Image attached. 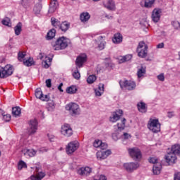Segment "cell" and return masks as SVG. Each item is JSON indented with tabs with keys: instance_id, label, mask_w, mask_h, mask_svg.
Listing matches in <instances>:
<instances>
[{
	"instance_id": "obj_10",
	"label": "cell",
	"mask_w": 180,
	"mask_h": 180,
	"mask_svg": "<svg viewBox=\"0 0 180 180\" xmlns=\"http://www.w3.org/2000/svg\"><path fill=\"white\" fill-rule=\"evenodd\" d=\"M164 160L167 165H172L177 162V158L176 155L172 152L166 154L164 157Z\"/></svg>"
},
{
	"instance_id": "obj_11",
	"label": "cell",
	"mask_w": 180,
	"mask_h": 180,
	"mask_svg": "<svg viewBox=\"0 0 180 180\" xmlns=\"http://www.w3.org/2000/svg\"><path fill=\"white\" fill-rule=\"evenodd\" d=\"M123 111L121 110H116L112 114L110 117V121L115 122L119 120L123 115Z\"/></svg>"
},
{
	"instance_id": "obj_5",
	"label": "cell",
	"mask_w": 180,
	"mask_h": 180,
	"mask_svg": "<svg viewBox=\"0 0 180 180\" xmlns=\"http://www.w3.org/2000/svg\"><path fill=\"white\" fill-rule=\"evenodd\" d=\"M129 154L131 157L135 161L139 162L142 157L141 151L137 147H133L128 150Z\"/></svg>"
},
{
	"instance_id": "obj_24",
	"label": "cell",
	"mask_w": 180,
	"mask_h": 180,
	"mask_svg": "<svg viewBox=\"0 0 180 180\" xmlns=\"http://www.w3.org/2000/svg\"><path fill=\"white\" fill-rule=\"evenodd\" d=\"M24 65L27 66H30L35 64V62L32 57H29L25 59L23 61Z\"/></svg>"
},
{
	"instance_id": "obj_21",
	"label": "cell",
	"mask_w": 180,
	"mask_h": 180,
	"mask_svg": "<svg viewBox=\"0 0 180 180\" xmlns=\"http://www.w3.org/2000/svg\"><path fill=\"white\" fill-rule=\"evenodd\" d=\"M104 89V84H100L98 86L97 88L95 90V92L96 95L98 96H101L103 94Z\"/></svg>"
},
{
	"instance_id": "obj_41",
	"label": "cell",
	"mask_w": 180,
	"mask_h": 180,
	"mask_svg": "<svg viewBox=\"0 0 180 180\" xmlns=\"http://www.w3.org/2000/svg\"><path fill=\"white\" fill-rule=\"evenodd\" d=\"M96 80V77L95 75L89 76L87 79V82L89 84H92Z\"/></svg>"
},
{
	"instance_id": "obj_16",
	"label": "cell",
	"mask_w": 180,
	"mask_h": 180,
	"mask_svg": "<svg viewBox=\"0 0 180 180\" xmlns=\"http://www.w3.org/2000/svg\"><path fill=\"white\" fill-rule=\"evenodd\" d=\"M91 168L88 166L82 167L78 170V173L79 175L83 176H87L91 173Z\"/></svg>"
},
{
	"instance_id": "obj_37",
	"label": "cell",
	"mask_w": 180,
	"mask_h": 180,
	"mask_svg": "<svg viewBox=\"0 0 180 180\" xmlns=\"http://www.w3.org/2000/svg\"><path fill=\"white\" fill-rule=\"evenodd\" d=\"M155 1L156 0H144V7L147 8H151Z\"/></svg>"
},
{
	"instance_id": "obj_22",
	"label": "cell",
	"mask_w": 180,
	"mask_h": 180,
	"mask_svg": "<svg viewBox=\"0 0 180 180\" xmlns=\"http://www.w3.org/2000/svg\"><path fill=\"white\" fill-rule=\"evenodd\" d=\"M122 35L119 33H116L112 38V41L115 44H119L122 42Z\"/></svg>"
},
{
	"instance_id": "obj_19",
	"label": "cell",
	"mask_w": 180,
	"mask_h": 180,
	"mask_svg": "<svg viewBox=\"0 0 180 180\" xmlns=\"http://www.w3.org/2000/svg\"><path fill=\"white\" fill-rule=\"evenodd\" d=\"M137 106L138 111L141 113H145L147 111V105L144 102H139L137 105Z\"/></svg>"
},
{
	"instance_id": "obj_46",
	"label": "cell",
	"mask_w": 180,
	"mask_h": 180,
	"mask_svg": "<svg viewBox=\"0 0 180 180\" xmlns=\"http://www.w3.org/2000/svg\"><path fill=\"white\" fill-rule=\"evenodd\" d=\"M98 40L99 41V48L100 50L103 49L105 47L106 43L104 41L103 37H102V38H101V41H100V40Z\"/></svg>"
},
{
	"instance_id": "obj_50",
	"label": "cell",
	"mask_w": 180,
	"mask_h": 180,
	"mask_svg": "<svg viewBox=\"0 0 180 180\" xmlns=\"http://www.w3.org/2000/svg\"><path fill=\"white\" fill-rule=\"evenodd\" d=\"M40 99L43 101H48L50 99V97L48 95H44L40 98Z\"/></svg>"
},
{
	"instance_id": "obj_18",
	"label": "cell",
	"mask_w": 180,
	"mask_h": 180,
	"mask_svg": "<svg viewBox=\"0 0 180 180\" xmlns=\"http://www.w3.org/2000/svg\"><path fill=\"white\" fill-rule=\"evenodd\" d=\"M59 6L57 0H52L48 10V13H52L54 12Z\"/></svg>"
},
{
	"instance_id": "obj_27",
	"label": "cell",
	"mask_w": 180,
	"mask_h": 180,
	"mask_svg": "<svg viewBox=\"0 0 180 180\" xmlns=\"http://www.w3.org/2000/svg\"><path fill=\"white\" fill-rule=\"evenodd\" d=\"M90 17V15L88 12H84L80 15V19L83 22L85 23L89 20Z\"/></svg>"
},
{
	"instance_id": "obj_17",
	"label": "cell",
	"mask_w": 180,
	"mask_h": 180,
	"mask_svg": "<svg viewBox=\"0 0 180 180\" xmlns=\"http://www.w3.org/2000/svg\"><path fill=\"white\" fill-rule=\"evenodd\" d=\"M53 58V55H49L46 57L42 62L43 67L45 69L49 68L51 66Z\"/></svg>"
},
{
	"instance_id": "obj_42",
	"label": "cell",
	"mask_w": 180,
	"mask_h": 180,
	"mask_svg": "<svg viewBox=\"0 0 180 180\" xmlns=\"http://www.w3.org/2000/svg\"><path fill=\"white\" fill-rule=\"evenodd\" d=\"M27 165L26 163H25L23 161H20L18 164V168L19 170H21L23 168H26Z\"/></svg>"
},
{
	"instance_id": "obj_23",
	"label": "cell",
	"mask_w": 180,
	"mask_h": 180,
	"mask_svg": "<svg viewBox=\"0 0 180 180\" xmlns=\"http://www.w3.org/2000/svg\"><path fill=\"white\" fill-rule=\"evenodd\" d=\"M70 23L67 21H64L61 23L60 26V29L64 32H66L69 28Z\"/></svg>"
},
{
	"instance_id": "obj_44",
	"label": "cell",
	"mask_w": 180,
	"mask_h": 180,
	"mask_svg": "<svg viewBox=\"0 0 180 180\" xmlns=\"http://www.w3.org/2000/svg\"><path fill=\"white\" fill-rule=\"evenodd\" d=\"M103 142H102V140H99V139H96L95 140L94 142L93 145V146L95 148H100Z\"/></svg>"
},
{
	"instance_id": "obj_54",
	"label": "cell",
	"mask_w": 180,
	"mask_h": 180,
	"mask_svg": "<svg viewBox=\"0 0 180 180\" xmlns=\"http://www.w3.org/2000/svg\"><path fill=\"white\" fill-rule=\"evenodd\" d=\"M174 180H180V172H176L174 177Z\"/></svg>"
},
{
	"instance_id": "obj_15",
	"label": "cell",
	"mask_w": 180,
	"mask_h": 180,
	"mask_svg": "<svg viewBox=\"0 0 180 180\" xmlns=\"http://www.w3.org/2000/svg\"><path fill=\"white\" fill-rule=\"evenodd\" d=\"M112 154V151L110 150L105 151H99L96 153L97 158L99 160H102L107 158Z\"/></svg>"
},
{
	"instance_id": "obj_7",
	"label": "cell",
	"mask_w": 180,
	"mask_h": 180,
	"mask_svg": "<svg viewBox=\"0 0 180 180\" xmlns=\"http://www.w3.org/2000/svg\"><path fill=\"white\" fill-rule=\"evenodd\" d=\"M119 84L122 89L128 90H133L136 87V83L131 80H123L120 81Z\"/></svg>"
},
{
	"instance_id": "obj_55",
	"label": "cell",
	"mask_w": 180,
	"mask_h": 180,
	"mask_svg": "<svg viewBox=\"0 0 180 180\" xmlns=\"http://www.w3.org/2000/svg\"><path fill=\"white\" fill-rule=\"evenodd\" d=\"M46 84L47 87L48 88H50L52 86V80L50 79H48L46 81Z\"/></svg>"
},
{
	"instance_id": "obj_43",
	"label": "cell",
	"mask_w": 180,
	"mask_h": 180,
	"mask_svg": "<svg viewBox=\"0 0 180 180\" xmlns=\"http://www.w3.org/2000/svg\"><path fill=\"white\" fill-rule=\"evenodd\" d=\"M26 53L24 52H19L18 54V58L19 61H23L24 60L25 57V56Z\"/></svg>"
},
{
	"instance_id": "obj_56",
	"label": "cell",
	"mask_w": 180,
	"mask_h": 180,
	"mask_svg": "<svg viewBox=\"0 0 180 180\" xmlns=\"http://www.w3.org/2000/svg\"><path fill=\"white\" fill-rule=\"evenodd\" d=\"M164 44L163 43H160L157 46V48L158 49L163 48L164 47Z\"/></svg>"
},
{
	"instance_id": "obj_51",
	"label": "cell",
	"mask_w": 180,
	"mask_h": 180,
	"mask_svg": "<svg viewBox=\"0 0 180 180\" xmlns=\"http://www.w3.org/2000/svg\"><path fill=\"white\" fill-rule=\"evenodd\" d=\"M3 120L6 122L10 121L11 119V116L10 114H6L4 115H3Z\"/></svg>"
},
{
	"instance_id": "obj_29",
	"label": "cell",
	"mask_w": 180,
	"mask_h": 180,
	"mask_svg": "<svg viewBox=\"0 0 180 180\" xmlns=\"http://www.w3.org/2000/svg\"><path fill=\"white\" fill-rule=\"evenodd\" d=\"M132 58V55L128 54L123 56L120 57L119 59V62L120 63H124L127 61H130Z\"/></svg>"
},
{
	"instance_id": "obj_28",
	"label": "cell",
	"mask_w": 180,
	"mask_h": 180,
	"mask_svg": "<svg viewBox=\"0 0 180 180\" xmlns=\"http://www.w3.org/2000/svg\"><path fill=\"white\" fill-rule=\"evenodd\" d=\"M36 153V151L33 149H28L25 150L24 154L26 157H32L35 156Z\"/></svg>"
},
{
	"instance_id": "obj_32",
	"label": "cell",
	"mask_w": 180,
	"mask_h": 180,
	"mask_svg": "<svg viewBox=\"0 0 180 180\" xmlns=\"http://www.w3.org/2000/svg\"><path fill=\"white\" fill-rule=\"evenodd\" d=\"M22 24L20 22H19L14 27V30L16 35L18 36L20 34L22 31Z\"/></svg>"
},
{
	"instance_id": "obj_20",
	"label": "cell",
	"mask_w": 180,
	"mask_h": 180,
	"mask_svg": "<svg viewBox=\"0 0 180 180\" xmlns=\"http://www.w3.org/2000/svg\"><path fill=\"white\" fill-rule=\"evenodd\" d=\"M162 168V166L161 163H157L155 164L153 167V172L154 174L156 175L160 174Z\"/></svg>"
},
{
	"instance_id": "obj_59",
	"label": "cell",
	"mask_w": 180,
	"mask_h": 180,
	"mask_svg": "<svg viewBox=\"0 0 180 180\" xmlns=\"http://www.w3.org/2000/svg\"><path fill=\"white\" fill-rule=\"evenodd\" d=\"M62 86H63V84H60L59 87H58V89H59V90H60V91H61V92H63V90L62 89Z\"/></svg>"
},
{
	"instance_id": "obj_3",
	"label": "cell",
	"mask_w": 180,
	"mask_h": 180,
	"mask_svg": "<svg viewBox=\"0 0 180 180\" xmlns=\"http://www.w3.org/2000/svg\"><path fill=\"white\" fill-rule=\"evenodd\" d=\"M148 49V47L144 41L140 42L137 49L138 56L140 58H145L147 55Z\"/></svg>"
},
{
	"instance_id": "obj_58",
	"label": "cell",
	"mask_w": 180,
	"mask_h": 180,
	"mask_svg": "<svg viewBox=\"0 0 180 180\" xmlns=\"http://www.w3.org/2000/svg\"><path fill=\"white\" fill-rule=\"evenodd\" d=\"M100 180H106L107 178L105 176L103 175H101L100 176L99 178Z\"/></svg>"
},
{
	"instance_id": "obj_47",
	"label": "cell",
	"mask_w": 180,
	"mask_h": 180,
	"mask_svg": "<svg viewBox=\"0 0 180 180\" xmlns=\"http://www.w3.org/2000/svg\"><path fill=\"white\" fill-rule=\"evenodd\" d=\"M172 26L176 29H180V23L177 21H173L171 22Z\"/></svg>"
},
{
	"instance_id": "obj_30",
	"label": "cell",
	"mask_w": 180,
	"mask_h": 180,
	"mask_svg": "<svg viewBox=\"0 0 180 180\" xmlns=\"http://www.w3.org/2000/svg\"><path fill=\"white\" fill-rule=\"evenodd\" d=\"M106 7L108 9L112 11H114L115 9V3L113 0H109L106 4Z\"/></svg>"
},
{
	"instance_id": "obj_52",
	"label": "cell",
	"mask_w": 180,
	"mask_h": 180,
	"mask_svg": "<svg viewBox=\"0 0 180 180\" xmlns=\"http://www.w3.org/2000/svg\"><path fill=\"white\" fill-rule=\"evenodd\" d=\"M157 78L159 80L162 81H164L165 80V77H164V74L163 73H161L160 74L157 76Z\"/></svg>"
},
{
	"instance_id": "obj_45",
	"label": "cell",
	"mask_w": 180,
	"mask_h": 180,
	"mask_svg": "<svg viewBox=\"0 0 180 180\" xmlns=\"http://www.w3.org/2000/svg\"><path fill=\"white\" fill-rule=\"evenodd\" d=\"M125 122L126 120L125 119H123L122 120L121 122L117 125V127H118L119 130H122L124 129L125 127Z\"/></svg>"
},
{
	"instance_id": "obj_38",
	"label": "cell",
	"mask_w": 180,
	"mask_h": 180,
	"mask_svg": "<svg viewBox=\"0 0 180 180\" xmlns=\"http://www.w3.org/2000/svg\"><path fill=\"white\" fill-rule=\"evenodd\" d=\"M51 22L52 24L55 28H58L60 27V22L55 18L53 17L51 19Z\"/></svg>"
},
{
	"instance_id": "obj_39",
	"label": "cell",
	"mask_w": 180,
	"mask_h": 180,
	"mask_svg": "<svg viewBox=\"0 0 180 180\" xmlns=\"http://www.w3.org/2000/svg\"><path fill=\"white\" fill-rule=\"evenodd\" d=\"M45 173L42 172H39L36 176H33L31 177L32 179L40 180L42 179L45 176Z\"/></svg>"
},
{
	"instance_id": "obj_61",
	"label": "cell",
	"mask_w": 180,
	"mask_h": 180,
	"mask_svg": "<svg viewBox=\"0 0 180 180\" xmlns=\"http://www.w3.org/2000/svg\"><path fill=\"white\" fill-rule=\"evenodd\" d=\"M93 1H94L95 2H97V1H100V0H93Z\"/></svg>"
},
{
	"instance_id": "obj_25",
	"label": "cell",
	"mask_w": 180,
	"mask_h": 180,
	"mask_svg": "<svg viewBox=\"0 0 180 180\" xmlns=\"http://www.w3.org/2000/svg\"><path fill=\"white\" fill-rule=\"evenodd\" d=\"M171 150L172 152L175 155L180 157V145H174L172 146Z\"/></svg>"
},
{
	"instance_id": "obj_60",
	"label": "cell",
	"mask_w": 180,
	"mask_h": 180,
	"mask_svg": "<svg viewBox=\"0 0 180 180\" xmlns=\"http://www.w3.org/2000/svg\"><path fill=\"white\" fill-rule=\"evenodd\" d=\"M178 55L179 56V59H180V52L179 53Z\"/></svg>"
},
{
	"instance_id": "obj_2",
	"label": "cell",
	"mask_w": 180,
	"mask_h": 180,
	"mask_svg": "<svg viewBox=\"0 0 180 180\" xmlns=\"http://www.w3.org/2000/svg\"><path fill=\"white\" fill-rule=\"evenodd\" d=\"M149 129L155 133L159 132L161 130V125L158 119L155 117L151 118L148 123Z\"/></svg>"
},
{
	"instance_id": "obj_34",
	"label": "cell",
	"mask_w": 180,
	"mask_h": 180,
	"mask_svg": "<svg viewBox=\"0 0 180 180\" xmlns=\"http://www.w3.org/2000/svg\"><path fill=\"white\" fill-rule=\"evenodd\" d=\"M21 113V110L19 107H13L12 109V114L14 116H19Z\"/></svg>"
},
{
	"instance_id": "obj_4",
	"label": "cell",
	"mask_w": 180,
	"mask_h": 180,
	"mask_svg": "<svg viewBox=\"0 0 180 180\" xmlns=\"http://www.w3.org/2000/svg\"><path fill=\"white\" fill-rule=\"evenodd\" d=\"M1 78H5L11 76L14 71V67L11 64H7L4 67H1Z\"/></svg>"
},
{
	"instance_id": "obj_12",
	"label": "cell",
	"mask_w": 180,
	"mask_h": 180,
	"mask_svg": "<svg viewBox=\"0 0 180 180\" xmlns=\"http://www.w3.org/2000/svg\"><path fill=\"white\" fill-rule=\"evenodd\" d=\"M139 164L137 162H131L125 163L124 167L128 172H131L139 168Z\"/></svg>"
},
{
	"instance_id": "obj_33",
	"label": "cell",
	"mask_w": 180,
	"mask_h": 180,
	"mask_svg": "<svg viewBox=\"0 0 180 180\" xmlns=\"http://www.w3.org/2000/svg\"><path fill=\"white\" fill-rule=\"evenodd\" d=\"M2 24L6 26L9 27L12 26V22L11 19L8 17L4 18L2 21Z\"/></svg>"
},
{
	"instance_id": "obj_48",
	"label": "cell",
	"mask_w": 180,
	"mask_h": 180,
	"mask_svg": "<svg viewBox=\"0 0 180 180\" xmlns=\"http://www.w3.org/2000/svg\"><path fill=\"white\" fill-rule=\"evenodd\" d=\"M73 76L75 79L77 80L80 79V74L78 70L75 71L73 73Z\"/></svg>"
},
{
	"instance_id": "obj_14",
	"label": "cell",
	"mask_w": 180,
	"mask_h": 180,
	"mask_svg": "<svg viewBox=\"0 0 180 180\" xmlns=\"http://www.w3.org/2000/svg\"><path fill=\"white\" fill-rule=\"evenodd\" d=\"M87 57L85 54H81L78 56L75 61L76 65L79 68L82 67L87 61Z\"/></svg>"
},
{
	"instance_id": "obj_49",
	"label": "cell",
	"mask_w": 180,
	"mask_h": 180,
	"mask_svg": "<svg viewBox=\"0 0 180 180\" xmlns=\"http://www.w3.org/2000/svg\"><path fill=\"white\" fill-rule=\"evenodd\" d=\"M148 161L149 163L151 164H155L158 163V159L156 157H151L149 158Z\"/></svg>"
},
{
	"instance_id": "obj_35",
	"label": "cell",
	"mask_w": 180,
	"mask_h": 180,
	"mask_svg": "<svg viewBox=\"0 0 180 180\" xmlns=\"http://www.w3.org/2000/svg\"><path fill=\"white\" fill-rule=\"evenodd\" d=\"M78 90V88L76 86H70L68 87L66 89V92L69 94H74Z\"/></svg>"
},
{
	"instance_id": "obj_8",
	"label": "cell",
	"mask_w": 180,
	"mask_h": 180,
	"mask_svg": "<svg viewBox=\"0 0 180 180\" xmlns=\"http://www.w3.org/2000/svg\"><path fill=\"white\" fill-rule=\"evenodd\" d=\"M80 146V143L78 141H71L69 142L66 148V152L69 155H71L76 150H78Z\"/></svg>"
},
{
	"instance_id": "obj_40",
	"label": "cell",
	"mask_w": 180,
	"mask_h": 180,
	"mask_svg": "<svg viewBox=\"0 0 180 180\" xmlns=\"http://www.w3.org/2000/svg\"><path fill=\"white\" fill-rule=\"evenodd\" d=\"M35 95L37 99H39L43 95V94L42 90L40 88H38L35 90Z\"/></svg>"
},
{
	"instance_id": "obj_36",
	"label": "cell",
	"mask_w": 180,
	"mask_h": 180,
	"mask_svg": "<svg viewBox=\"0 0 180 180\" xmlns=\"http://www.w3.org/2000/svg\"><path fill=\"white\" fill-rule=\"evenodd\" d=\"M146 72V69L145 66H142L139 70H138L137 75L138 78H141L145 74Z\"/></svg>"
},
{
	"instance_id": "obj_9",
	"label": "cell",
	"mask_w": 180,
	"mask_h": 180,
	"mask_svg": "<svg viewBox=\"0 0 180 180\" xmlns=\"http://www.w3.org/2000/svg\"><path fill=\"white\" fill-rule=\"evenodd\" d=\"M61 131V133L65 137H70L73 134L72 129L68 124H64L62 125Z\"/></svg>"
},
{
	"instance_id": "obj_13",
	"label": "cell",
	"mask_w": 180,
	"mask_h": 180,
	"mask_svg": "<svg viewBox=\"0 0 180 180\" xmlns=\"http://www.w3.org/2000/svg\"><path fill=\"white\" fill-rule=\"evenodd\" d=\"M162 14V10L160 8L154 9L152 12L151 18L154 23H157L160 21Z\"/></svg>"
},
{
	"instance_id": "obj_1",
	"label": "cell",
	"mask_w": 180,
	"mask_h": 180,
	"mask_svg": "<svg viewBox=\"0 0 180 180\" xmlns=\"http://www.w3.org/2000/svg\"><path fill=\"white\" fill-rule=\"evenodd\" d=\"M70 42V41L66 37L62 36L59 37L54 45V49L55 50H63L66 48Z\"/></svg>"
},
{
	"instance_id": "obj_6",
	"label": "cell",
	"mask_w": 180,
	"mask_h": 180,
	"mask_svg": "<svg viewBox=\"0 0 180 180\" xmlns=\"http://www.w3.org/2000/svg\"><path fill=\"white\" fill-rule=\"evenodd\" d=\"M65 109L69 111L70 114L73 115H79L80 113L81 110L79 106L77 104L74 102H71L65 106Z\"/></svg>"
},
{
	"instance_id": "obj_31",
	"label": "cell",
	"mask_w": 180,
	"mask_h": 180,
	"mask_svg": "<svg viewBox=\"0 0 180 180\" xmlns=\"http://www.w3.org/2000/svg\"><path fill=\"white\" fill-rule=\"evenodd\" d=\"M42 4L40 3H38L34 6L33 11L34 13L36 14H39L42 9Z\"/></svg>"
},
{
	"instance_id": "obj_57",
	"label": "cell",
	"mask_w": 180,
	"mask_h": 180,
	"mask_svg": "<svg viewBox=\"0 0 180 180\" xmlns=\"http://www.w3.org/2000/svg\"><path fill=\"white\" fill-rule=\"evenodd\" d=\"M124 138L125 139H128V138H130L131 136L130 135H129L127 133H125L123 135Z\"/></svg>"
},
{
	"instance_id": "obj_53",
	"label": "cell",
	"mask_w": 180,
	"mask_h": 180,
	"mask_svg": "<svg viewBox=\"0 0 180 180\" xmlns=\"http://www.w3.org/2000/svg\"><path fill=\"white\" fill-rule=\"evenodd\" d=\"M108 146V144L107 143L103 142L102 144V145L101 146L100 148L102 150H104L106 149L107 148Z\"/></svg>"
},
{
	"instance_id": "obj_26",
	"label": "cell",
	"mask_w": 180,
	"mask_h": 180,
	"mask_svg": "<svg viewBox=\"0 0 180 180\" xmlns=\"http://www.w3.org/2000/svg\"><path fill=\"white\" fill-rule=\"evenodd\" d=\"M56 34V30L55 29L52 28L50 30L46 36V38L48 40H51L54 38Z\"/></svg>"
}]
</instances>
